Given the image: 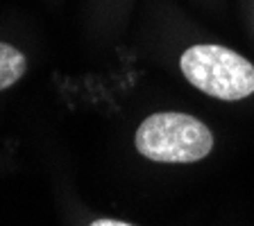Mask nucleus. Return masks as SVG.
<instances>
[{"instance_id":"f257e3e1","label":"nucleus","mask_w":254,"mask_h":226,"mask_svg":"<svg viewBox=\"0 0 254 226\" xmlns=\"http://www.w3.org/2000/svg\"><path fill=\"white\" fill-rule=\"evenodd\" d=\"M136 149L157 163H195L213 147V136L202 120L186 113H154L136 129Z\"/></svg>"},{"instance_id":"f03ea898","label":"nucleus","mask_w":254,"mask_h":226,"mask_svg":"<svg viewBox=\"0 0 254 226\" xmlns=\"http://www.w3.org/2000/svg\"><path fill=\"white\" fill-rule=\"evenodd\" d=\"M182 73L202 93L236 102L254 93V66L238 52L202 43L182 54Z\"/></svg>"},{"instance_id":"7ed1b4c3","label":"nucleus","mask_w":254,"mask_h":226,"mask_svg":"<svg viewBox=\"0 0 254 226\" xmlns=\"http://www.w3.org/2000/svg\"><path fill=\"white\" fill-rule=\"evenodd\" d=\"M27 70V59L21 50L0 41V90L14 86Z\"/></svg>"},{"instance_id":"20e7f679","label":"nucleus","mask_w":254,"mask_h":226,"mask_svg":"<svg viewBox=\"0 0 254 226\" xmlns=\"http://www.w3.org/2000/svg\"><path fill=\"white\" fill-rule=\"evenodd\" d=\"M91 226H132V224H125V222H116V220H95Z\"/></svg>"}]
</instances>
